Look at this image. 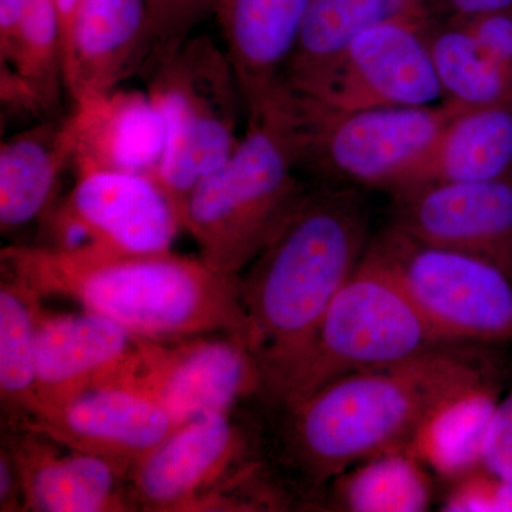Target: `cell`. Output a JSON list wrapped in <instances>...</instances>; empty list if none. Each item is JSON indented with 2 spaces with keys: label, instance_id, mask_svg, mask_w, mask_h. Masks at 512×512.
I'll list each match as a JSON object with an SVG mask.
<instances>
[{
  "label": "cell",
  "instance_id": "cell-1",
  "mask_svg": "<svg viewBox=\"0 0 512 512\" xmlns=\"http://www.w3.org/2000/svg\"><path fill=\"white\" fill-rule=\"evenodd\" d=\"M481 345H447L397 365L339 377L286 409L275 434L276 463L309 498L350 467L412 450L441 413L501 390L503 359Z\"/></svg>",
  "mask_w": 512,
  "mask_h": 512
},
{
  "label": "cell",
  "instance_id": "cell-2",
  "mask_svg": "<svg viewBox=\"0 0 512 512\" xmlns=\"http://www.w3.org/2000/svg\"><path fill=\"white\" fill-rule=\"evenodd\" d=\"M0 259L3 274L40 296H66L140 338L229 333L245 340L247 318L238 278L218 274L201 258L173 251L63 252L43 245H10Z\"/></svg>",
  "mask_w": 512,
  "mask_h": 512
},
{
  "label": "cell",
  "instance_id": "cell-3",
  "mask_svg": "<svg viewBox=\"0 0 512 512\" xmlns=\"http://www.w3.org/2000/svg\"><path fill=\"white\" fill-rule=\"evenodd\" d=\"M355 192L311 190L268 247L238 276L248 348L262 370L259 396L301 355L369 248ZM258 396V397H259Z\"/></svg>",
  "mask_w": 512,
  "mask_h": 512
},
{
  "label": "cell",
  "instance_id": "cell-4",
  "mask_svg": "<svg viewBox=\"0 0 512 512\" xmlns=\"http://www.w3.org/2000/svg\"><path fill=\"white\" fill-rule=\"evenodd\" d=\"M284 124L269 111L247 121L227 160L181 202L180 221L218 274L237 279L281 232L308 192Z\"/></svg>",
  "mask_w": 512,
  "mask_h": 512
},
{
  "label": "cell",
  "instance_id": "cell-5",
  "mask_svg": "<svg viewBox=\"0 0 512 512\" xmlns=\"http://www.w3.org/2000/svg\"><path fill=\"white\" fill-rule=\"evenodd\" d=\"M456 343L441 338L392 269L367 248L306 348L258 399L286 409L339 377Z\"/></svg>",
  "mask_w": 512,
  "mask_h": 512
},
{
  "label": "cell",
  "instance_id": "cell-6",
  "mask_svg": "<svg viewBox=\"0 0 512 512\" xmlns=\"http://www.w3.org/2000/svg\"><path fill=\"white\" fill-rule=\"evenodd\" d=\"M458 109L441 101L423 107L338 110L286 87L274 113L284 124L299 170L402 190Z\"/></svg>",
  "mask_w": 512,
  "mask_h": 512
},
{
  "label": "cell",
  "instance_id": "cell-7",
  "mask_svg": "<svg viewBox=\"0 0 512 512\" xmlns=\"http://www.w3.org/2000/svg\"><path fill=\"white\" fill-rule=\"evenodd\" d=\"M146 79L167 130L156 180L180 215L188 192L238 146L244 99L227 50L207 35L191 36Z\"/></svg>",
  "mask_w": 512,
  "mask_h": 512
},
{
  "label": "cell",
  "instance_id": "cell-8",
  "mask_svg": "<svg viewBox=\"0 0 512 512\" xmlns=\"http://www.w3.org/2000/svg\"><path fill=\"white\" fill-rule=\"evenodd\" d=\"M232 413L181 424L128 473L134 510L256 511L265 468Z\"/></svg>",
  "mask_w": 512,
  "mask_h": 512
},
{
  "label": "cell",
  "instance_id": "cell-9",
  "mask_svg": "<svg viewBox=\"0 0 512 512\" xmlns=\"http://www.w3.org/2000/svg\"><path fill=\"white\" fill-rule=\"evenodd\" d=\"M447 342L512 343V264L433 247L390 227L369 245Z\"/></svg>",
  "mask_w": 512,
  "mask_h": 512
},
{
  "label": "cell",
  "instance_id": "cell-10",
  "mask_svg": "<svg viewBox=\"0 0 512 512\" xmlns=\"http://www.w3.org/2000/svg\"><path fill=\"white\" fill-rule=\"evenodd\" d=\"M104 384L146 394L181 426L208 414L232 413L237 404L258 397L262 370L237 335L140 338L126 366Z\"/></svg>",
  "mask_w": 512,
  "mask_h": 512
},
{
  "label": "cell",
  "instance_id": "cell-11",
  "mask_svg": "<svg viewBox=\"0 0 512 512\" xmlns=\"http://www.w3.org/2000/svg\"><path fill=\"white\" fill-rule=\"evenodd\" d=\"M43 247L63 252L171 251L183 228L177 208L150 175L93 171L43 215Z\"/></svg>",
  "mask_w": 512,
  "mask_h": 512
},
{
  "label": "cell",
  "instance_id": "cell-12",
  "mask_svg": "<svg viewBox=\"0 0 512 512\" xmlns=\"http://www.w3.org/2000/svg\"><path fill=\"white\" fill-rule=\"evenodd\" d=\"M431 26L430 12L406 13L370 26L350 40L322 86L306 96L338 110L441 103L443 92L430 55Z\"/></svg>",
  "mask_w": 512,
  "mask_h": 512
},
{
  "label": "cell",
  "instance_id": "cell-13",
  "mask_svg": "<svg viewBox=\"0 0 512 512\" xmlns=\"http://www.w3.org/2000/svg\"><path fill=\"white\" fill-rule=\"evenodd\" d=\"M8 426L36 431L72 450L104 458L127 473L178 427L156 400L121 384L94 386Z\"/></svg>",
  "mask_w": 512,
  "mask_h": 512
},
{
  "label": "cell",
  "instance_id": "cell-14",
  "mask_svg": "<svg viewBox=\"0 0 512 512\" xmlns=\"http://www.w3.org/2000/svg\"><path fill=\"white\" fill-rule=\"evenodd\" d=\"M394 198L392 227L407 237L512 264V177L424 183Z\"/></svg>",
  "mask_w": 512,
  "mask_h": 512
},
{
  "label": "cell",
  "instance_id": "cell-15",
  "mask_svg": "<svg viewBox=\"0 0 512 512\" xmlns=\"http://www.w3.org/2000/svg\"><path fill=\"white\" fill-rule=\"evenodd\" d=\"M70 167L76 175L93 171L156 178L167 147V130L150 94L113 89L73 101L64 117Z\"/></svg>",
  "mask_w": 512,
  "mask_h": 512
},
{
  "label": "cell",
  "instance_id": "cell-16",
  "mask_svg": "<svg viewBox=\"0 0 512 512\" xmlns=\"http://www.w3.org/2000/svg\"><path fill=\"white\" fill-rule=\"evenodd\" d=\"M3 444L18 467L23 510L136 511L128 491V473L116 464L20 427L8 426Z\"/></svg>",
  "mask_w": 512,
  "mask_h": 512
},
{
  "label": "cell",
  "instance_id": "cell-17",
  "mask_svg": "<svg viewBox=\"0 0 512 512\" xmlns=\"http://www.w3.org/2000/svg\"><path fill=\"white\" fill-rule=\"evenodd\" d=\"M140 336L86 311L37 316V414L113 379L137 350ZM30 416V417H33ZM29 419V417H26Z\"/></svg>",
  "mask_w": 512,
  "mask_h": 512
},
{
  "label": "cell",
  "instance_id": "cell-18",
  "mask_svg": "<svg viewBox=\"0 0 512 512\" xmlns=\"http://www.w3.org/2000/svg\"><path fill=\"white\" fill-rule=\"evenodd\" d=\"M148 55L147 0H79L63 35L64 89L73 101L117 89Z\"/></svg>",
  "mask_w": 512,
  "mask_h": 512
},
{
  "label": "cell",
  "instance_id": "cell-19",
  "mask_svg": "<svg viewBox=\"0 0 512 512\" xmlns=\"http://www.w3.org/2000/svg\"><path fill=\"white\" fill-rule=\"evenodd\" d=\"M311 0H224L217 12L247 121L274 107Z\"/></svg>",
  "mask_w": 512,
  "mask_h": 512
},
{
  "label": "cell",
  "instance_id": "cell-20",
  "mask_svg": "<svg viewBox=\"0 0 512 512\" xmlns=\"http://www.w3.org/2000/svg\"><path fill=\"white\" fill-rule=\"evenodd\" d=\"M507 177H512V103L458 107L404 188Z\"/></svg>",
  "mask_w": 512,
  "mask_h": 512
},
{
  "label": "cell",
  "instance_id": "cell-21",
  "mask_svg": "<svg viewBox=\"0 0 512 512\" xmlns=\"http://www.w3.org/2000/svg\"><path fill=\"white\" fill-rule=\"evenodd\" d=\"M72 161L64 119L42 121L3 141L0 147L2 234L42 220L55 200L60 175Z\"/></svg>",
  "mask_w": 512,
  "mask_h": 512
},
{
  "label": "cell",
  "instance_id": "cell-22",
  "mask_svg": "<svg viewBox=\"0 0 512 512\" xmlns=\"http://www.w3.org/2000/svg\"><path fill=\"white\" fill-rule=\"evenodd\" d=\"M413 12H430L427 0H311L285 86L313 94L322 86L353 37L363 30Z\"/></svg>",
  "mask_w": 512,
  "mask_h": 512
},
{
  "label": "cell",
  "instance_id": "cell-23",
  "mask_svg": "<svg viewBox=\"0 0 512 512\" xmlns=\"http://www.w3.org/2000/svg\"><path fill=\"white\" fill-rule=\"evenodd\" d=\"M318 498L333 511L420 512L430 508L433 484L424 461L410 450H397L350 467Z\"/></svg>",
  "mask_w": 512,
  "mask_h": 512
},
{
  "label": "cell",
  "instance_id": "cell-24",
  "mask_svg": "<svg viewBox=\"0 0 512 512\" xmlns=\"http://www.w3.org/2000/svg\"><path fill=\"white\" fill-rule=\"evenodd\" d=\"M39 293L13 276L0 284V397L9 423L37 412L36 339Z\"/></svg>",
  "mask_w": 512,
  "mask_h": 512
},
{
  "label": "cell",
  "instance_id": "cell-25",
  "mask_svg": "<svg viewBox=\"0 0 512 512\" xmlns=\"http://www.w3.org/2000/svg\"><path fill=\"white\" fill-rule=\"evenodd\" d=\"M443 101L463 109L512 103V72L485 55L461 23L429 30Z\"/></svg>",
  "mask_w": 512,
  "mask_h": 512
},
{
  "label": "cell",
  "instance_id": "cell-26",
  "mask_svg": "<svg viewBox=\"0 0 512 512\" xmlns=\"http://www.w3.org/2000/svg\"><path fill=\"white\" fill-rule=\"evenodd\" d=\"M224 0H147L150 55L144 76L170 59L202 20L217 15Z\"/></svg>",
  "mask_w": 512,
  "mask_h": 512
},
{
  "label": "cell",
  "instance_id": "cell-27",
  "mask_svg": "<svg viewBox=\"0 0 512 512\" xmlns=\"http://www.w3.org/2000/svg\"><path fill=\"white\" fill-rule=\"evenodd\" d=\"M450 481L444 511H512V488L481 463Z\"/></svg>",
  "mask_w": 512,
  "mask_h": 512
},
{
  "label": "cell",
  "instance_id": "cell-28",
  "mask_svg": "<svg viewBox=\"0 0 512 512\" xmlns=\"http://www.w3.org/2000/svg\"><path fill=\"white\" fill-rule=\"evenodd\" d=\"M480 461L512 488V382L488 417L481 440Z\"/></svg>",
  "mask_w": 512,
  "mask_h": 512
},
{
  "label": "cell",
  "instance_id": "cell-29",
  "mask_svg": "<svg viewBox=\"0 0 512 512\" xmlns=\"http://www.w3.org/2000/svg\"><path fill=\"white\" fill-rule=\"evenodd\" d=\"M461 23L491 60L512 72V9L484 13Z\"/></svg>",
  "mask_w": 512,
  "mask_h": 512
},
{
  "label": "cell",
  "instance_id": "cell-30",
  "mask_svg": "<svg viewBox=\"0 0 512 512\" xmlns=\"http://www.w3.org/2000/svg\"><path fill=\"white\" fill-rule=\"evenodd\" d=\"M0 511H25L18 467L6 444L0 450Z\"/></svg>",
  "mask_w": 512,
  "mask_h": 512
},
{
  "label": "cell",
  "instance_id": "cell-31",
  "mask_svg": "<svg viewBox=\"0 0 512 512\" xmlns=\"http://www.w3.org/2000/svg\"><path fill=\"white\" fill-rule=\"evenodd\" d=\"M430 10L443 9L450 20H466L484 13L512 9V0H427Z\"/></svg>",
  "mask_w": 512,
  "mask_h": 512
},
{
  "label": "cell",
  "instance_id": "cell-32",
  "mask_svg": "<svg viewBox=\"0 0 512 512\" xmlns=\"http://www.w3.org/2000/svg\"><path fill=\"white\" fill-rule=\"evenodd\" d=\"M79 0H57V6H59L60 20H62V32H66L67 26H69L70 19L74 9H76Z\"/></svg>",
  "mask_w": 512,
  "mask_h": 512
}]
</instances>
